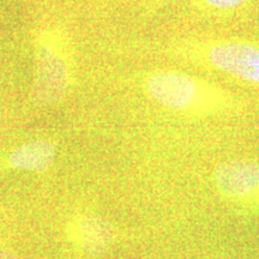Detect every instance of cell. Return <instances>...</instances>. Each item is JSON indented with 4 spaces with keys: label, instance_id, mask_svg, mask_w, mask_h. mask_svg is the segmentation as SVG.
<instances>
[{
    "label": "cell",
    "instance_id": "cell-1",
    "mask_svg": "<svg viewBox=\"0 0 259 259\" xmlns=\"http://www.w3.org/2000/svg\"><path fill=\"white\" fill-rule=\"evenodd\" d=\"M145 88L161 106L183 114L210 115L234 106L231 94L180 71H156L147 78Z\"/></svg>",
    "mask_w": 259,
    "mask_h": 259
},
{
    "label": "cell",
    "instance_id": "cell-2",
    "mask_svg": "<svg viewBox=\"0 0 259 259\" xmlns=\"http://www.w3.org/2000/svg\"><path fill=\"white\" fill-rule=\"evenodd\" d=\"M181 56L259 85V44L242 40L190 42L181 46Z\"/></svg>",
    "mask_w": 259,
    "mask_h": 259
},
{
    "label": "cell",
    "instance_id": "cell-3",
    "mask_svg": "<svg viewBox=\"0 0 259 259\" xmlns=\"http://www.w3.org/2000/svg\"><path fill=\"white\" fill-rule=\"evenodd\" d=\"M213 184L222 200L244 215H259V163L250 158H233L220 163Z\"/></svg>",
    "mask_w": 259,
    "mask_h": 259
},
{
    "label": "cell",
    "instance_id": "cell-4",
    "mask_svg": "<svg viewBox=\"0 0 259 259\" xmlns=\"http://www.w3.org/2000/svg\"><path fill=\"white\" fill-rule=\"evenodd\" d=\"M67 85L66 64L48 42L38 46L32 97L38 105L56 102Z\"/></svg>",
    "mask_w": 259,
    "mask_h": 259
},
{
    "label": "cell",
    "instance_id": "cell-5",
    "mask_svg": "<svg viewBox=\"0 0 259 259\" xmlns=\"http://www.w3.org/2000/svg\"><path fill=\"white\" fill-rule=\"evenodd\" d=\"M56 147L50 142L35 141L12 151L9 162L12 167L29 170H45L53 163Z\"/></svg>",
    "mask_w": 259,
    "mask_h": 259
},
{
    "label": "cell",
    "instance_id": "cell-6",
    "mask_svg": "<svg viewBox=\"0 0 259 259\" xmlns=\"http://www.w3.org/2000/svg\"><path fill=\"white\" fill-rule=\"evenodd\" d=\"M202 8L212 11H229V10L240 8L248 0H196Z\"/></svg>",
    "mask_w": 259,
    "mask_h": 259
},
{
    "label": "cell",
    "instance_id": "cell-7",
    "mask_svg": "<svg viewBox=\"0 0 259 259\" xmlns=\"http://www.w3.org/2000/svg\"><path fill=\"white\" fill-rule=\"evenodd\" d=\"M0 259H16V257L10 251L0 250Z\"/></svg>",
    "mask_w": 259,
    "mask_h": 259
}]
</instances>
